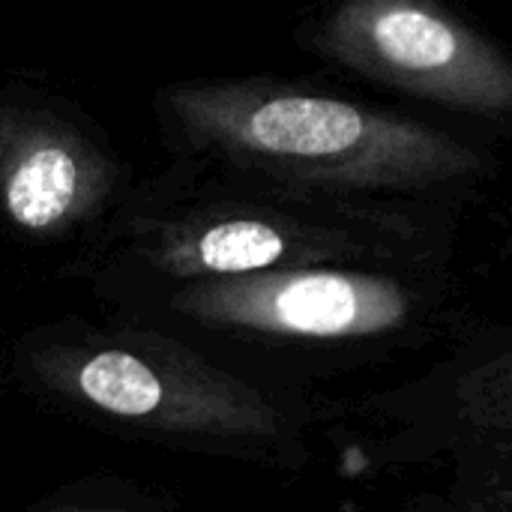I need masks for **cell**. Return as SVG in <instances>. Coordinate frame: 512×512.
Listing matches in <instances>:
<instances>
[{
  "label": "cell",
  "instance_id": "cell-1",
  "mask_svg": "<svg viewBox=\"0 0 512 512\" xmlns=\"http://www.w3.org/2000/svg\"><path fill=\"white\" fill-rule=\"evenodd\" d=\"M468 210L351 201L168 159L129 183L63 279L93 303L207 279L354 264L462 261Z\"/></svg>",
  "mask_w": 512,
  "mask_h": 512
},
{
  "label": "cell",
  "instance_id": "cell-2",
  "mask_svg": "<svg viewBox=\"0 0 512 512\" xmlns=\"http://www.w3.org/2000/svg\"><path fill=\"white\" fill-rule=\"evenodd\" d=\"M111 324L186 345L270 387L318 393L477 330L462 261L354 264L207 279L96 303Z\"/></svg>",
  "mask_w": 512,
  "mask_h": 512
},
{
  "label": "cell",
  "instance_id": "cell-3",
  "mask_svg": "<svg viewBox=\"0 0 512 512\" xmlns=\"http://www.w3.org/2000/svg\"><path fill=\"white\" fill-rule=\"evenodd\" d=\"M153 114L171 159L312 195L471 210L498 174L489 147L453 129L291 81L168 84Z\"/></svg>",
  "mask_w": 512,
  "mask_h": 512
},
{
  "label": "cell",
  "instance_id": "cell-4",
  "mask_svg": "<svg viewBox=\"0 0 512 512\" xmlns=\"http://www.w3.org/2000/svg\"><path fill=\"white\" fill-rule=\"evenodd\" d=\"M30 402L180 453L300 471L312 435L345 414L327 393L240 378L180 342L69 315L21 333L3 360Z\"/></svg>",
  "mask_w": 512,
  "mask_h": 512
},
{
  "label": "cell",
  "instance_id": "cell-5",
  "mask_svg": "<svg viewBox=\"0 0 512 512\" xmlns=\"http://www.w3.org/2000/svg\"><path fill=\"white\" fill-rule=\"evenodd\" d=\"M303 42L348 72L459 114L512 111L510 57L429 0H351L306 24Z\"/></svg>",
  "mask_w": 512,
  "mask_h": 512
},
{
  "label": "cell",
  "instance_id": "cell-6",
  "mask_svg": "<svg viewBox=\"0 0 512 512\" xmlns=\"http://www.w3.org/2000/svg\"><path fill=\"white\" fill-rule=\"evenodd\" d=\"M129 189L105 132L63 96L0 90V219L18 240L90 237Z\"/></svg>",
  "mask_w": 512,
  "mask_h": 512
},
{
  "label": "cell",
  "instance_id": "cell-7",
  "mask_svg": "<svg viewBox=\"0 0 512 512\" xmlns=\"http://www.w3.org/2000/svg\"><path fill=\"white\" fill-rule=\"evenodd\" d=\"M36 512H114V510H99V507H81V504H45Z\"/></svg>",
  "mask_w": 512,
  "mask_h": 512
}]
</instances>
